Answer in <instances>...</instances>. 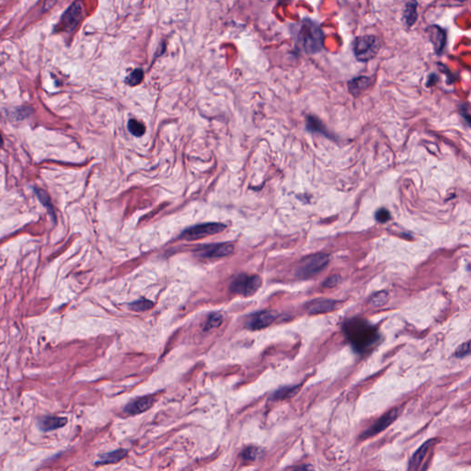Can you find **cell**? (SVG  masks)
<instances>
[{
	"instance_id": "6da1fadb",
	"label": "cell",
	"mask_w": 471,
	"mask_h": 471,
	"mask_svg": "<svg viewBox=\"0 0 471 471\" xmlns=\"http://www.w3.org/2000/svg\"><path fill=\"white\" fill-rule=\"evenodd\" d=\"M344 332L353 349L359 353H366L379 340L376 328L359 318H353L345 322Z\"/></svg>"
},
{
	"instance_id": "7a4b0ae2",
	"label": "cell",
	"mask_w": 471,
	"mask_h": 471,
	"mask_svg": "<svg viewBox=\"0 0 471 471\" xmlns=\"http://www.w3.org/2000/svg\"><path fill=\"white\" fill-rule=\"evenodd\" d=\"M324 35L320 25L309 18H304L297 25L296 45L307 54H316L323 48Z\"/></svg>"
},
{
	"instance_id": "3957f363",
	"label": "cell",
	"mask_w": 471,
	"mask_h": 471,
	"mask_svg": "<svg viewBox=\"0 0 471 471\" xmlns=\"http://www.w3.org/2000/svg\"><path fill=\"white\" fill-rule=\"evenodd\" d=\"M380 46V41L374 35L357 37L353 42V52L357 60L367 62L377 55Z\"/></svg>"
},
{
	"instance_id": "277c9868",
	"label": "cell",
	"mask_w": 471,
	"mask_h": 471,
	"mask_svg": "<svg viewBox=\"0 0 471 471\" xmlns=\"http://www.w3.org/2000/svg\"><path fill=\"white\" fill-rule=\"evenodd\" d=\"M330 261V256L327 254H316L307 257L300 262L296 269L297 277L309 278L321 272Z\"/></svg>"
},
{
	"instance_id": "5b68a950",
	"label": "cell",
	"mask_w": 471,
	"mask_h": 471,
	"mask_svg": "<svg viewBox=\"0 0 471 471\" xmlns=\"http://www.w3.org/2000/svg\"><path fill=\"white\" fill-rule=\"evenodd\" d=\"M261 285V278L258 275H248L241 273L232 281L230 289L235 293L244 296L254 295Z\"/></svg>"
},
{
	"instance_id": "8992f818",
	"label": "cell",
	"mask_w": 471,
	"mask_h": 471,
	"mask_svg": "<svg viewBox=\"0 0 471 471\" xmlns=\"http://www.w3.org/2000/svg\"><path fill=\"white\" fill-rule=\"evenodd\" d=\"M226 225L221 223L201 224L184 230L180 237L186 240H196L202 237L220 233L226 230Z\"/></svg>"
},
{
	"instance_id": "52a82bcc",
	"label": "cell",
	"mask_w": 471,
	"mask_h": 471,
	"mask_svg": "<svg viewBox=\"0 0 471 471\" xmlns=\"http://www.w3.org/2000/svg\"><path fill=\"white\" fill-rule=\"evenodd\" d=\"M233 250L234 247L230 243H218L202 246L197 249V254L206 259H217L230 255Z\"/></svg>"
},
{
	"instance_id": "ba28073f",
	"label": "cell",
	"mask_w": 471,
	"mask_h": 471,
	"mask_svg": "<svg viewBox=\"0 0 471 471\" xmlns=\"http://www.w3.org/2000/svg\"><path fill=\"white\" fill-rule=\"evenodd\" d=\"M82 18V6L79 1L73 3L61 18L60 27L65 31H72Z\"/></svg>"
},
{
	"instance_id": "9c48e42d",
	"label": "cell",
	"mask_w": 471,
	"mask_h": 471,
	"mask_svg": "<svg viewBox=\"0 0 471 471\" xmlns=\"http://www.w3.org/2000/svg\"><path fill=\"white\" fill-rule=\"evenodd\" d=\"M278 313L273 310H263L250 316L246 322V326L250 330H260L270 326L277 319Z\"/></svg>"
},
{
	"instance_id": "30bf717a",
	"label": "cell",
	"mask_w": 471,
	"mask_h": 471,
	"mask_svg": "<svg viewBox=\"0 0 471 471\" xmlns=\"http://www.w3.org/2000/svg\"><path fill=\"white\" fill-rule=\"evenodd\" d=\"M398 415H399V409L398 408H395L391 411H388L385 415L381 417L380 419H378L377 422H375L369 429L366 430L362 434V438H367L370 436H374V435H376L377 434L381 433L382 431L387 429V427L396 420V418L398 417Z\"/></svg>"
},
{
	"instance_id": "8fae6325",
	"label": "cell",
	"mask_w": 471,
	"mask_h": 471,
	"mask_svg": "<svg viewBox=\"0 0 471 471\" xmlns=\"http://www.w3.org/2000/svg\"><path fill=\"white\" fill-rule=\"evenodd\" d=\"M156 401L153 396H146L139 399H134L132 402L125 406L123 409V412L127 415H136L139 413H143L145 411L151 409L152 406Z\"/></svg>"
},
{
	"instance_id": "7c38bea8",
	"label": "cell",
	"mask_w": 471,
	"mask_h": 471,
	"mask_svg": "<svg viewBox=\"0 0 471 471\" xmlns=\"http://www.w3.org/2000/svg\"><path fill=\"white\" fill-rule=\"evenodd\" d=\"M340 305L341 303L339 301H335L333 299L320 298V299L313 300L308 303L306 308L309 314H321V313L333 311L334 309L338 308Z\"/></svg>"
},
{
	"instance_id": "4fadbf2b",
	"label": "cell",
	"mask_w": 471,
	"mask_h": 471,
	"mask_svg": "<svg viewBox=\"0 0 471 471\" xmlns=\"http://www.w3.org/2000/svg\"><path fill=\"white\" fill-rule=\"evenodd\" d=\"M427 34L430 42L433 43L435 47V53L440 55L447 44V33L439 26L433 25L427 29Z\"/></svg>"
},
{
	"instance_id": "5bb4252c",
	"label": "cell",
	"mask_w": 471,
	"mask_h": 471,
	"mask_svg": "<svg viewBox=\"0 0 471 471\" xmlns=\"http://www.w3.org/2000/svg\"><path fill=\"white\" fill-rule=\"evenodd\" d=\"M67 423V419L65 417L47 415L39 419L38 427L42 432H50L64 427Z\"/></svg>"
},
{
	"instance_id": "9a60e30c",
	"label": "cell",
	"mask_w": 471,
	"mask_h": 471,
	"mask_svg": "<svg viewBox=\"0 0 471 471\" xmlns=\"http://www.w3.org/2000/svg\"><path fill=\"white\" fill-rule=\"evenodd\" d=\"M128 454V450L124 448H120L109 453L103 454L98 461L95 462V465H108V464H115L120 462L124 459Z\"/></svg>"
},
{
	"instance_id": "2e32d148",
	"label": "cell",
	"mask_w": 471,
	"mask_h": 471,
	"mask_svg": "<svg viewBox=\"0 0 471 471\" xmlns=\"http://www.w3.org/2000/svg\"><path fill=\"white\" fill-rule=\"evenodd\" d=\"M434 443H435V440L426 441L423 444L422 447H420V448L417 450L416 452L414 453V455L412 456V458H411L409 470H417V469H418V467L422 464V462H423V459L425 458L426 454L429 451L431 447L434 445Z\"/></svg>"
},
{
	"instance_id": "e0dca14e",
	"label": "cell",
	"mask_w": 471,
	"mask_h": 471,
	"mask_svg": "<svg viewBox=\"0 0 471 471\" xmlns=\"http://www.w3.org/2000/svg\"><path fill=\"white\" fill-rule=\"evenodd\" d=\"M371 84V79L367 77H358L348 82L349 91L353 96H358L362 91H365Z\"/></svg>"
},
{
	"instance_id": "ac0fdd59",
	"label": "cell",
	"mask_w": 471,
	"mask_h": 471,
	"mask_svg": "<svg viewBox=\"0 0 471 471\" xmlns=\"http://www.w3.org/2000/svg\"><path fill=\"white\" fill-rule=\"evenodd\" d=\"M417 6H418V3L415 0H410L405 5L403 18H404L405 24L408 27H411L416 22L417 18H418Z\"/></svg>"
},
{
	"instance_id": "d6986e66",
	"label": "cell",
	"mask_w": 471,
	"mask_h": 471,
	"mask_svg": "<svg viewBox=\"0 0 471 471\" xmlns=\"http://www.w3.org/2000/svg\"><path fill=\"white\" fill-rule=\"evenodd\" d=\"M154 306H155V304L152 302L151 300L146 299V298H144V297H141V298H139L137 300L128 304V308H130L131 310L136 311V312H143V311L149 310V309H151Z\"/></svg>"
},
{
	"instance_id": "ffe728a7",
	"label": "cell",
	"mask_w": 471,
	"mask_h": 471,
	"mask_svg": "<svg viewBox=\"0 0 471 471\" xmlns=\"http://www.w3.org/2000/svg\"><path fill=\"white\" fill-rule=\"evenodd\" d=\"M388 300V294L385 291H381L376 294H374L369 300V305L372 308H379L384 306Z\"/></svg>"
},
{
	"instance_id": "44dd1931",
	"label": "cell",
	"mask_w": 471,
	"mask_h": 471,
	"mask_svg": "<svg viewBox=\"0 0 471 471\" xmlns=\"http://www.w3.org/2000/svg\"><path fill=\"white\" fill-rule=\"evenodd\" d=\"M128 130L129 132L133 134L134 136H142L145 133V127L142 122L135 120V119H130L128 121Z\"/></svg>"
},
{
	"instance_id": "7402d4cb",
	"label": "cell",
	"mask_w": 471,
	"mask_h": 471,
	"mask_svg": "<svg viewBox=\"0 0 471 471\" xmlns=\"http://www.w3.org/2000/svg\"><path fill=\"white\" fill-rule=\"evenodd\" d=\"M35 194H36L37 197L41 201L42 205L46 207V209L51 214V216L53 217V218H55V210H54V207L52 206V203L50 201L48 194H46L44 191H42L41 189H38V188L35 189Z\"/></svg>"
},
{
	"instance_id": "603a6c76",
	"label": "cell",
	"mask_w": 471,
	"mask_h": 471,
	"mask_svg": "<svg viewBox=\"0 0 471 471\" xmlns=\"http://www.w3.org/2000/svg\"><path fill=\"white\" fill-rule=\"evenodd\" d=\"M298 388H299L298 387H288L281 388L273 394L272 398L274 399H284L290 398V397H293L294 395H296L297 391H298Z\"/></svg>"
},
{
	"instance_id": "cb8c5ba5",
	"label": "cell",
	"mask_w": 471,
	"mask_h": 471,
	"mask_svg": "<svg viewBox=\"0 0 471 471\" xmlns=\"http://www.w3.org/2000/svg\"><path fill=\"white\" fill-rule=\"evenodd\" d=\"M307 127H308V130L311 131V132H318V133L327 134L326 128L323 125V123L319 119H317L315 117H308Z\"/></svg>"
},
{
	"instance_id": "d4e9b609",
	"label": "cell",
	"mask_w": 471,
	"mask_h": 471,
	"mask_svg": "<svg viewBox=\"0 0 471 471\" xmlns=\"http://www.w3.org/2000/svg\"><path fill=\"white\" fill-rule=\"evenodd\" d=\"M143 79H144L143 70L140 68H136L127 77L125 82L129 86H136L142 82Z\"/></svg>"
},
{
	"instance_id": "484cf974",
	"label": "cell",
	"mask_w": 471,
	"mask_h": 471,
	"mask_svg": "<svg viewBox=\"0 0 471 471\" xmlns=\"http://www.w3.org/2000/svg\"><path fill=\"white\" fill-rule=\"evenodd\" d=\"M261 455V450L260 448L255 447H250L246 448L243 453H242V459L247 460V461H253L258 458H260Z\"/></svg>"
},
{
	"instance_id": "4316f807",
	"label": "cell",
	"mask_w": 471,
	"mask_h": 471,
	"mask_svg": "<svg viewBox=\"0 0 471 471\" xmlns=\"http://www.w3.org/2000/svg\"><path fill=\"white\" fill-rule=\"evenodd\" d=\"M222 322H223V316L222 315L219 314V313L212 314L207 320V322H206L205 331L207 332V331L212 330V329L218 328L222 324Z\"/></svg>"
},
{
	"instance_id": "83f0119b",
	"label": "cell",
	"mask_w": 471,
	"mask_h": 471,
	"mask_svg": "<svg viewBox=\"0 0 471 471\" xmlns=\"http://www.w3.org/2000/svg\"><path fill=\"white\" fill-rule=\"evenodd\" d=\"M471 353V340L466 342L464 344L459 346V348L456 351L455 353V355L459 358H462V357L467 356V355H470Z\"/></svg>"
},
{
	"instance_id": "f1b7e54d",
	"label": "cell",
	"mask_w": 471,
	"mask_h": 471,
	"mask_svg": "<svg viewBox=\"0 0 471 471\" xmlns=\"http://www.w3.org/2000/svg\"><path fill=\"white\" fill-rule=\"evenodd\" d=\"M375 219L380 223H386L390 219V214L385 208H381L375 213Z\"/></svg>"
},
{
	"instance_id": "f546056e",
	"label": "cell",
	"mask_w": 471,
	"mask_h": 471,
	"mask_svg": "<svg viewBox=\"0 0 471 471\" xmlns=\"http://www.w3.org/2000/svg\"><path fill=\"white\" fill-rule=\"evenodd\" d=\"M341 282V277L339 275H333L332 277L328 278L326 281L324 282L323 285L325 287H329V288H332V287H334L336 285H338Z\"/></svg>"
},
{
	"instance_id": "4dcf8cb0",
	"label": "cell",
	"mask_w": 471,
	"mask_h": 471,
	"mask_svg": "<svg viewBox=\"0 0 471 471\" xmlns=\"http://www.w3.org/2000/svg\"><path fill=\"white\" fill-rule=\"evenodd\" d=\"M437 79H437L436 75H431V76L429 77V79H428L427 86L430 87V86H432V85H435V83H436V81H437Z\"/></svg>"
},
{
	"instance_id": "1f68e13d",
	"label": "cell",
	"mask_w": 471,
	"mask_h": 471,
	"mask_svg": "<svg viewBox=\"0 0 471 471\" xmlns=\"http://www.w3.org/2000/svg\"><path fill=\"white\" fill-rule=\"evenodd\" d=\"M458 1H464V0H458Z\"/></svg>"
}]
</instances>
